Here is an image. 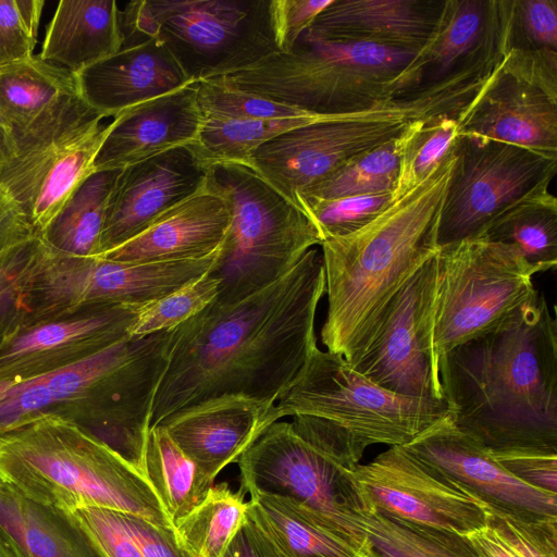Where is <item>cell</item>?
<instances>
[{
	"label": "cell",
	"instance_id": "obj_13",
	"mask_svg": "<svg viewBox=\"0 0 557 557\" xmlns=\"http://www.w3.org/2000/svg\"><path fill=\"white\" fill-rule=\"evenodd\" d=\"M102 120L77 91L13 138V153L0 165V187L22 208L38 236L95 171L109 127Z\"/></svg>",
	"mask_w": 557,
	"mask_h": 557
},
{
	"label": "cell",
	"instance_id": "obj_30",
	"mask_svg": "<svg viewBox=\"0 0 557 557\" xmlns=\"http://www.w3.org/2000/svg\"><path fill=\"white\" fill-rule=\"evenodd\" d=\"M77 92L75 75L39 54L0 66V124L23 133L62 99Z\"/></svg>",
	"mask_w": 557,
	"mask_h": 557
},
{
	"label": "cell",
	"instance_id": "obj_36",
	"mask_svg": "<svg viewBox=\"0 0 557 557\" xmlns=\"http://www.w3.org/2000/svg\"><path fill=\"white\" fill-rule=\"evenodd\" d=\"M146 472L173 525L199 505L212 486L160 425L150 429Z\"/></svg>",
	"mask_w": 557,
	"mask_h": 557
},
{
	"label": "cell",
	"instance_id": "obj_39",
	"mask_svg": "<svg viewBox=\"0 0 557 557\" xmlns=\"http://www.w3.org/2000/svg\"><path fill=\"white\" fill-rule=\"evenodd\" d=\"M219 285L220 281L208 272L160 298L140 305L128 336H146L176 329L215 300Z\"/></svg>",
	"mask_w": 557,
	"mask_h": 557
},
{
	"label": "cell",
	"instance_id": "obj_47",
	"mask_svg": "<svg viewBox=\"0 0 557 557\" xmlns=\"http://www.w3.org/2000/svg\"><path fill=\"white\" fill-rule=\"evenodd\" d=\"M490 453L506 471L521 482L557 495V451L515 448Z\"/></svg>",
	"mask_w": 557,
	"mask_h": 557
},
{
	"label": "cell",
	"instance_id": "obj_8",
	"mask_svg": "<svg viewBox=\"0 0 557 557\" xmlns=\"http://www.w3.org/2000/svg\"><path fill=\"white\" fill-rule=\"evenodd\" d=\"M207 180L226 196L232 212L226 237L209 271L220 281L215 302L232 304L269 286L321 245L307 214L250 166L216 164L208 169Z\"/></svg>",
	"mask_w": 557,
	"mask_h": 557
},
{
	"label": "cell",
	"instance_id": "obj_42",
	"mask_svg": "<svg viewBox=\"0 0 557 557\" xmlns=\"http://www.w3.org/2000/svg\"><path fill=\"white\" fill-rule=\"evenodd\" d=\"M392 201V191L299 203L321 240L350 234L366 225Z\"/></svg>",
	"mask_w": 557,
	"mask_h": 557
},
{
	"label": "cell",
	"instance_id": "obj_16",
	"mask_svg": "<svg viewBox=\"0 0 557 557\" xmlns=\"http://www.w3.org/2000/svg\"><path fill=\"white\" fill-rule=\"evenodd\" d=\"M355 479L369 512L467 535L487 525L485 502L404 446H393L366 465Z\"/></svg>",
	"mask_w": 557,
	"mask_h": 557
},
{
	"label": "cell",
	"instance_id": "obj_27",
	"mask_svg": "<svg viewBox=\"0 0 557 557\" xmlns=\"http://www.w3.org/2000/svg\"><path fill=\"white\" fill-rule=\"evenodd\" d=\"M507 51L506 1L445 0L437 32L414 66L425 85Z\"/></svg>",
	"mask_w": 557,
	"mask_h": 557
},
{
	"label": "cell",
	"instance_id": "obj_7",
	"mask_svg": "<svg viewBox=\"0 0 557 557\" xmlns=\"http://www.w3.org/2000/svg\"><path fill=\"white\" fill-rule=\"evenodd\" d=\"M417 53L304 32L287 52L273 53L220 83L317 115L370 108L423 85ZM211 79V78H210Z\"/></svg>",
	"mask_w": 557,
	"mask_h": 557
},
{
	"label": "cell",
	"instance_id": "obj_50",
	"mask_svg": "<svg viewBox=\"0 0 557 557\" xmlns=\"http://www.w3.org/2000/svg\"><path fill=\"white\" fill-rule=\"evenodd\" d=\"M113 512L145 557H197L182 543L174 528L159 527L132 513Z\"/></svg>",
	"mask_w": 557,
	"mask_h": 557
},
{
	"label": "cell",
	"instance_id": "obj_35",
	"mask_svg": "<svg viewBox=\"0 0 557 557\" xmlns=\"http://www.w3.org/2000/svg\"><path fill=\"white\" fill-rule=\"evenodd\" d=\"M319 119L320 115L311 113L277 120L202 116L198 137L187 147L207 170L221 163L246 164L250 154L268 140Z\"/></svg>",
	"mask_w": 557,
	"mask_h": 557
},
{
	"label": "cell",
	"instance_id": "obj_29",
	"mask_svg": "<svg viewBox=\"0 0 557 557\" xmlns=\"http://www.w3.org/2000/svg\"><path fill=\"white\" fill-rule=\"evenodd\" d=\"M0 535L16 557H108L76 519L0 483Z\"/></svg>",
	"mask_w": 557,
	"mask_h": 557
},
{
	"label": "cell",
	"instance_id": "obj_43",
	"mask_svg": "<svg viewBox=\"0 0 557 557\" xmlns=\"http://www.w3.org/2000/svg\"><path fill=\"white\" fill-rule=\"evenodd\" d=\"M197 100L202 116L277 120L307 113L231 88L214 78L197 82Z\"/></svg>",
	"mask_w": 557,
	"mask_h": 557
},
{
	"label": "cell",
	"instance_id": "obj_22",
	"mask_svg": "<svg viewBox=\"0 0 557 557\" xmlns=\"http://www.w3.org/2000/svg\"><path fill=\"white\" fill-rule=\"evenodd\" d=\"M479 496L487 506L557 517V495L534 488L506 471L476 440L450 417L404 446Z\"/></svg>",
	"mask_w": 557,
	"mask_h": 557
},
{
	"label": "cell",
	"instance_id": "obj_45",
	"mask_svg": "<svg viewBox=\"0 0 557 557\" xmlns=\"http://www.w3.org/2000/svg\"><path fill=\"white\" fill-rule=\"evenodd\" d=\"M45 1L0 0V66L34 55Z\"/></svg>",
	"mask_w": 557,
	"mask_h": 557
},
{
	"label": "cell",
	"instance_id": "obj_34",
	"mask_svg": "<svg viewBox=\"0 0 557 557\" xmlns=\"http://www.w3.org/2000/svg\"><path fill=\"white\" fill-rule=\"evenodd\" d=\"M420 122L422 121L413 122L397 137L341 164L324 178L305 190L297 198V207L299 208L301 202L372 193H393L404 153Z\"/></svg>",
	"mask_w": 557,
	"mask_h": 557
},
{
	"label": "cell",
	"instance_id": "obj_31",
	"mask_svg": "<svg viewBox=\"0 0 557 557\" xmlns=\"http://www.w3.org/2000/svg\"><path fill=\"white\" fill-rule=\"evenodd\" d=\"M516 248L540 272L557 265V199L540 187L498 213L478 235Z\"/></svg>",
	"mask_w": 557,
	"mask_h": 557
},
{
	"label": "cell",
	"instance_id": "obj_3",
	"mask_svg": "<svg viewBox=\"0 0 557 557\" xmlns=\"http://www.w3.org/2000/svg\"><path fill=\"white\" fill-rule=\"evenodd\" d=\"M456 162L455 146L413 188L357 231L321 243L327 351L352 368L371 345L408 280L432 257Z\"/></svg>",
	"mask_w": 557,
	"mask_h": 557
},
{
	"label": "cell",
	"instance_id": "obj_5",
	"mask_svg": "<svg viewBox=\"0 0 557 557\" xmlns=\"http://www.w3.org/2000/svg\"><path fill=\"white\" fill-rule=\"evenodd\" d=\"M0 483L65 512L100 507L174 528L145 476L85 426L55 413L0 435Z\"/></svg>",
	"mask_w": 557,
	"mask_h": 557
},
{
	"label": "cell",
	"instance_id": "obj_53",
	"mask_svg": "<svg viewBox=\"0 0 557 557\" xmlns=\"http://www.w3.org/2000/svg\"><path fill=\"white\" fill-rule=\"evenodd\" d=\"M466 536L478 557H518L488 525Z\"/></svg>",
	"mask_w": 557,
	"mask_h": 557
},
{
	"label": "cell",
	"instance_id": "obj_15",
	"mask_svg": "<svg viewBox=\"0 0 557 557\" xmlns=\"http://www.w3.org/2000/svg\"><path fill=\"white\" fill-rule=\"evenodd\" d=\"M456 162L445 197L437 243L478 236L516 200L549 186L557 157L497 140L458 135Z\"/></svg>",
	"mask_w": 557,
	"mask_h": 557
},
{
	"label": "cell",
	"instance_id": "obj_28",
	"mask_svg": "<svg viewBox=\"0 0 557 557\" xmlns=\"http://www.w3.org/2000/svg\"><path fill=\"white\" fill-rule=\"evenodd\" d=\"M124 44L114 0H62L47 27L39 57L73 74L117 52Z\"/></svg>",
	"mask_w": 557,
	"mask_h": 557
},
{
	"label": "cell",
	"instance_id": "obj_32",
	"mask_svg": "<svg viewBox=\"0 0 557 557\" xmlns=\"http://www.w3.org/2000/svg\"><path fill=\"white\" fill-rule=\"evenodd\" d=\"M248 513L286 557H372L371 553L314 522L290 503L249 494Z\"/></svg>",
	"mask_w": 557,
	"mask_h": 557
},
{
	"label": "cell",
	"instance_id": "obj_51",
	"mask_svg": "<svg viewBox=\"0 0 557 557\" xmlns=\"http://www.w3.org/2000/svg\"><path fill=\"white\" fill-rule=\"evenodd\" d=\"M222 557H286L248 513Z\"/></svg>",
	"mask_w": 557,
	"mask_h": 557
},
{
	"label": "cell",
	"instance_id": "obj_17",
	"mask_svg": "<svg viewBox=\"0 0 557 557\" xmlns=\"http://www.w3.org/2000/svg\"><path fill=\"white\" fill-rule=\"evenodd\" d=\"M139 307L96 305L54 320H32L25 311L0 333V383L48 373L112 345L128 335Z\"/></svg>",
	"mask_w": 557,
	"mask_h": 557
},
{
	"label": "cell",
	"instance_id": "obj_49",
	"mask_svg": "<svg viewBox=\"0 0 557 557\" xmlns=\"http://www.w3.org/2000/svg\"><path fill=\"white\" fill-rule=\"evenodd\" d=\"M333 0H271V16L280 52L289 51L300 35Z\"/></svg>",
	"mask_w": 557,
	"mask_h": 557
},
{
	"label": "cell",
	"instance_id": "obj_23",
	"mask_svg": "<svg viewBox=\"0 0 557 557\" xmlns=\"http://www.w3.org/2000/svg\"><path fill=\"white\" fill-rule=\"evenodd\" d=\"M202 114L197 82L119 113L94 161V170H122L180 147L193 145Z\"/></svg>",
	"mask_w": 557,
	"mask_h": 557
},
{
	"label": "cell",
	"instance_id": "obj_1",
	"mask_svg": "<svg viewBox=\"0 0 557 557\" xmlns=\"http://www.w3.org/2000/svg\"><path fill=\"white\" fill-rule=\"evenodd\" d=\"M322 255L308 250L281 278L232 304L212 301L173 330L151 426L223 395L275 404L318 347Z\"/></svg>",
	"mask_w": 557,
	"mask_h": 557
},
{
	"label": "cell",
	"instance_id": "obj_55",
	"mask_svg": "<svg viewBox=\"0 0 557 557\" xmlns=\"http://www.w3.org/2000/svg\"><path fill=\"white\" fill-rule=\"evenodd\" d=\"M0 557H16L9 544L0 535Z\"/></svg>",
	"mask_w": 557,
	"mask_h": 557
},
{
	"label": "cell",
	"instance_id": "obj_20",
	"mask_svg": "<svg viewBox=\"0 0 557 557\" xmlns=\"http://www.w3.org/2000/svg\"><path fill=\"white\" fill-rule=\"evenodd\" d=\"M458 135L557 157V92L502 62L459 120Z\"/></svg>",
	"mask_w": 557,
	"mask_h": 557
},
{
	"label": "cell",
	"instance_id": "obj_10",
	"mask_svg": "<svg viewBox=\"0 0 557 557\" xmlns=\"http://www.w3.org/2000/svg\"><path fill=\"white\" fill-rule=\"evenodd\" d=\"M438 85L351 112L320 115L258 147L250 166L278 194L297 207V198L347 160L400 135L416 121L433 120L448 110Z\"/></svg>",
	"mask_w": 557,
	"mask_h": 557
},
{
	"label": "cell",
	"instance_id": "obj_24",
	"mask_svg": "<svg viewBox=\"0 0 557 557\" xmlns=\"http://www.w3.org/2000/svg\"><path fill=\"white\" fill-rule=\"evenodd\" d=\"M231 219L226 196L207 180L203 187L174 205L141 233L98 257L131 263L206 258L220 249Z\"/></svg>",
	"mask_w": 557,
	"mask_h": 557
},
{
	"label": "cell",
	"instance_id": "obj_9",
	"mask_svg": "<svg viewBox=\"0 0 557 557\" xmlns=\"http://www.w3.org/2000/svg\"><path fill=\"white\" fill-rule=\"evenodd\" d=\"M121 28L124 44H162L191 82L225 76L280 52L271 0L133 1L121 10Z\"/></svg>",
	"mask_w": 557,
	"mask_h": 557
},
{
	"label": "cell",
	"instance_id": "obj_48",
	"mask_svg": "<svg viewBox=\"0 0 557 557\" xmlns=\"http://www.w3.org/2000/svg\"><path fill=\"white\" fill-rule=\"evenodd\" d=\"M71 513L108 557H145L136 542L117 522L113 510L83 507Z\"/></svg>",
	"mask_w": 557,
	"mask_h": 557
},
{
	"label": "cell",
	"instance_id": "obj_33",
	"mask_svg": "<svg viewBox=\"0 0 557 557\" xmlns=\"http://www.w3.org/2000/svg\"><path fill=\"white\" fill-rule=\"evenodd\" d=\"M121 170L91 172L73 191L39 236L67 255L97 257L109 197Z\"/></svg>",
	"mask_w": 557,
	"mask_h": 557
},
{
	"label": "cell",
	"instance_id": "obj_18",
	"mask_svg": "<svg viewBox=\"0 0 557 557\" xmlns=\"http://www.w3.org/2000/svg\"><path fill=\"white\" fill-rule=\"evenodd\" d=\"M433 281L434 257L408 280L352 367L375 384L413 398L444 399L429 337Z\"/></svg>",
	"mask_w": 557,
	"mask_h": 557
},
{
	"label": "cell",
	"instance_id": "obj_2",
	"mask_svg": "<svg viewBox=\"0 0 557 557\" xmlns=\"http://www.w3.org/2000/svg\"><path fill=\"white\" fill-rule=\"evenodd\" d=\"M453 423L488 450L557 451V322L543 293L440 362Z\"/></svg>",
	"mask_w": 557,
	"mask_h": 557
},
{
	"label": "cell",
	"instance_id": "obj_46",
	"mask_svg": "<svg viewBox=\"0 0 557 557\" xmlns=\"http://www.w3.org/2000/svg\"><path fill=\"white\" fill-rule=\"evenodd\" d=\"M39 236L0 252V333L26 311V292Z\"/></svg>",
	"mask_w": 557,
	"mask_h": 557
},
{
	"label": "cell",
	"instance_id": "obj_54",
	"mask_svg": "<svg viewBox=\"0 0 557 557\" xmlns=\"http://www.w3.org/2000/svg\"><path fill=\"white\" fill-rule=\"evenodd\" d=\"M13 153L12 137L5 132L0 124V165L5 163Z\"/></svg>",
	"mask_w": 557,
	"mask_h": 557
},
{
	"label": "cell",
	"instance_id": "obj_19",
	"mask_svg": "<svg viewBox=\"0 0 557 557\" xmlns=\"http://www.w3.org/2000/svg\"><path fill=\"white\" fill-rule=\"evenodd\" d=\"M207 174L188 147L122 169L108 200L100 255L135 237L174 205L198 191L205 186Z\"/></svg>",
	"mask_w": 557,
	"mask_h": 557
},
{
	"label": "cell",
	"instance_id": "obj_4",
	"mask_svg": "<svg viewBox=\"0 0 557 557\" xmlns=\"http://www.w3.org/2000/svg\"><path fill=\"white\" fill-rule=\"evenodd\" d=\"M173 330L125 336L63 368L0 383V435L40 413L85 426L147 479L156 395L169 366Z\"/></svg>",
	"mask_w": 557,
	"mask_h": 557
},
{
	"label": "cell",
	"instance_id": "obj_40",
	"mask_svg": "<svg viewBox=\"0 0 557 557\" xmlns=\"http://www.w3.org/2000/svg\"><path fill=\"white\" fill-rule=\"evenodd\" d=\"M461 116H441L420 122L404 153L392 201L418 185L449 151Z\"/></svg>",
	"mask_w": 557,
	"mask_h": 557
},
{
	"label": "cell",
	"instance_id": "obj_14",
	"mask_svg": "<svg viewBox=\"0 0 557 557\" xmlns=\"http://www.w3.org/2000/svg\"><path fill=\"white\" fill-rule=\"evenodd\" d=\"M219 251L194 260L131 263L67 255L39 237L26 294L27 315L54 320L96 305L149 302L208 273Z\"/></svg>",
	"mask_w": 557,
	"mask_h": 557
},
{
	"label": "cell",
	"instance_id": "obj_26",
	"mask_svg": "<svg viewBox=\"0 0 557 557\" xmlns=\"http://www.w3.org/2000/svg\"><path fill=\"white\" fill-rule=\"evenodd\" d=\"M444 7L445 0H333L307 32L418 53L433 40Z\"/></svg>",
	"mask_w": 557,
	"mask_h": 557
},
{
	"label": "cell",
	"instance_id": "obj_38",
	"mask_svg": "<svg viewBox=\"0 0 557 557\" xmlns=\"http://www.w3.org/2000/svg\"><path fill=\"white\" fill-rule=\"evenodd\" d=\"M244 496L226 482L213 484L199 505L174 522L182 543L197 557H222L247 513Z\"/></svg>",
	"mask_w": 557,
	"mask_h": 557
},
{
	"label": "cell",
	"instance_id": "obj_6",
	"mask_svg": "<svg viewBox=\"0 0 557 557\" xmlns=\"http://www.w3.org/2000/svg\"><path fill=\"white\" fill-rule=\"evenodd\" d=\"M275 405L302 438L349 469L369 446H405L450 417L445 399L394 393L319 347Z\"/></svg>",
	"mask_w": 557,
	"mask_h": 557
},
{
	"label": "cell",
	"instance_id": "obj_25",
	"mask_svg": "<svg viewBox=\"0 0 557 557\" xmlns=\"http://www.w3.org/2000/svg\"><path fill=\"white\" fill-rule=\"evenodd\" d=\"M74 75L82 99L103 119L194 83L153 38L127 42Z\"/></svg>",
	"mask_w": 557,
	"mask_h": 557
},
{
	"label": "cell",
	"instance_id": "obj_21",
	"mask_svg": "<svg viewBox=\"0 0 557 557\" xmlns=\"http://www.w3.org/2000/svg\"><path fill=\"white\" fill-rule=\"evenodd\" d=\"M280 419L275 404L223 395L177 410L158 425L213 485L216 475Z\"/></svg>",
	"mask_w": 557,
	"mask_h": 557
},
{
	"label": "cell",
	"instance_id": "obj_44",
	"mask_svg": "<svg viewBox=\"0 0 557 557\" xmlns=\"http://www.w3.org/2000/svg\"><path fill=\"white\" fill-rule=\"evenodd\" d=\"M507 45L508 50L557 51V1L510 0Z\"/></svg>",
	"mask_w": 557,
	"mask_h": 557
},
{
	"label": "cell",
	"instance_id": "obj_52",
	"mask_svg": "<svg viewBox=\"0 0 557 557\" xmlns=\"http://www.w3.org/2000/svg\"><path fill=\"white\" fill-rule=\"evenodd\" d=\"M36 236L22 208L0 187V252Z\"/></svg>",
	"mask_w": 557,
	"mask_h": 557
},
{
	"label": "cell",
	"instance_id": "obj_12",
	"mask_svg": "<svg viewBox=\"0 0 557 557\" xmlns=\"http://www.w3.org/2000/svg\"><path fill=\"white\" fill-rule=\"evenodd\" d=\"M236 462L244 494L284 499L314 522L371 553L359 522L369 509L355 469L302 438L290 422L272 423Z\"/></svg>",
	"mask_w": 557,
	"mask_h": 557
},
{
	"label": "cell",
	"instance_id": "obj_41",
	"mask_svg": "<svg viewBox=\"0 0 557 557\" xmlns=\"http://www.w3.org/2000/svg\"><path fill=\"white\" fill-rule=\"evenodd\" d=\"M487 508V525L518 557H557V517Z\"/></svg>",
	"mask_w": 557,
	"mask_h": 557
},
{
	"label": "cell",
	"instance_id": "obj_11",
	"mask_svg": "<svg viewBox=\"0 0 557 557\" xmlns=\"http://www.w3.org/2000/svg\"><path fill=\"white\" fill-rule=\"evenodd\" d=\"M539 272L512 246L482 236L441 246L434 256L429 305V337L437 369L448 351L528 299Z\"/></svg>",
	"mask_w": 557,
	"mask_h": 557
},
{
	"label": "cell",
	"instance_id": "obj_37",
	"mask_svg": "<svg viewBox=\"0 0 557 557\" xmlns=\"http://www.w3.org/2000/svg\"><path fill=\"white\" fill-rule=\"evenodd\" d=\"M359 522L372 557H478L467 536L455 532L379 512L363 513Z\"/></svg>",
	"mask_w": 557,
	"mask_h": 557
}]
</instances>
